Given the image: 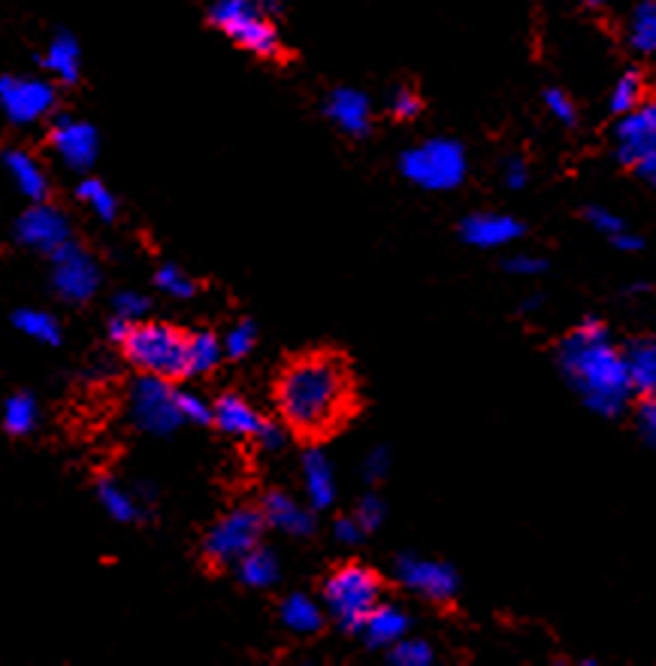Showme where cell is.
Returning <instances> with one entry per match:
<instances>
[{
  "label": "cell",
  "instance_id": "6da1fadb",
  "mask_svg": "<svg viewBox=\"0 0 656 666\" xmlns=\"http://www.w3.org/2000/svg\"><path fill=\"white\" fill-rule=\"evenodd\" d=\"M279 413L303 437L321 439L340 430L354 409V379L348 364L333 352L296 357L275 385Z\"/></svg>",
  "mask_w": 656,
  "mask_h": 666
},
{
  "label": "cell",
  "instance_id": "7a4b0ae2",
  "mask_svg": "<svg viewBox=\"0 0 656 666\" xmlns=\"http://www.w3.org/2000/svg\"><path fill=\"white\" fill-rule=\"evenodd\" d=\"M556 364L590 413L602 418H617L626 413L633 397L626 355L612 343L608 327L600 319H584L575 331L560 340Z\"/></svg>",
  "mask_w": 656,
  "mask_h": 666
},
{
  "label": "cell",
  "instance_id": "3957f363",
  "mask_svg": "<svg viewBox=\"0 0 656 666\" xmlns=\"http://www.w3.org/2000/svg\"><path fill=\"white\" fill-rule=\"evenodd\" d=\"M122 352L143 373L181 379L188 376V333L164 322H136L122 343Z\"/></svg>",
  "mask_w": 656,
  "mask_h": 666
},
{
  "label": "cell",
  "instance_id": "277c9868",
  "mask_svg": "<svg viewBox=\"0 0 656 666\" xmlns=\"http://www.w3.org/2000/svg\"><path fill=\"white\" fill-rule=\"evenodd\" d=\"M321 597L340 627L357 633L366 615L382 603V579L363 563H340L324 579Z\"/></svg>",
  "mask_w": 656,
  "mask_h": 666
},
{
  "label": "cell",
  "instance_id": "5b68a950",
  "mask_svg": "<svg viewBox=\"0 0 656 666\" xmlns=\"http://www.w3.org/2000/svg\"><path fill=\"white\" fill-rule=\"evenodd\" d=\"M209 22L251 55L267 58V61L282 55L279 28L272 22L270 12L263 10L261 0H212Z\"/></svg>",
  "mask_w": 656,
  "mask_h": 666
},
{
  "label": "cell",
  "instance_id": "8992f818",
  "mask_svg": "<svg viewBox=\"0 0 656 666\" xmlns=\"http://www.w3.org/2000/svg\"><path fill=\"white\" fill-rule=\"evenodd\" d=\"M399 173L424 191H454L466 183L469 158L457 139L433 137L399 155Z\"/></svg>",
  "mask_w": 656,
  "mask_h": 666
},
{
  "label": "cell",
  "instance_id": "52a82bcc",
  "mask_svg": "<svg viewBox=\"0 0 656 666\" xmlns=\"http://www.w3.org/2000/svg\"><path fill=\"white\" fill-rule=\"evenodd\" d=\"M263 524H267V521H263L261 509H249V506L230 509V512L218 518L216 524L209 528V533H206V561L216 563V566L239 563L254 545H261Z\"/></svg>",
  "mask_w": 656,
  "mask_h": 666
},
{
  "label": "cell",
  "instance_id": "ba28073f",
  "mask_svg": "<svg viewBox=\"0 0 656 666\" xmlns=\"http://www.w3.org/2000/svg\"><path fill=\"white\" fill-rule=\"evenodd\" d=\"M131 422L143 434L167 437L176 427L185 425L179 409V391L173 388L164 376H139L131 388Z\"/></svg>",
  "mask_w": 656,
  "mask_h": 666
},
{
  "label": "cell",
  "instance_id": "9c48e42d",
  "mask_svg": "<svg viewBox=\"0 0 656 666\" xmlns=\"http://www.w3.org/2000/svg\"><path fill=\"white\" fill-rule=\"evenodd\" d=\"M52 288L64 303H85L101 288V267L80 242L70 240L52 254Z\"/></svg>",
  "mask_w": 656,
  "mask_h": 666
},
{
  "label": "cell",
  "instance_id": "30bf717a",
  "mask_svg": "<svg viewBox=\"0 0 656 666\" xmlns=\"http://www.w3.org/2000/svg\"><path fill=\"white\" fill-rule=\"evenodd\" d=\"M399 585L415 591L430 603H451L460 591V579L451 563L420 558V554H399L394 563Z\"/></svg>",
  "mask_w": 656,
  "mask_h": 666
},
{
  "label": "cell",
  "instance_id": "8fae6325",
  "mask_svg": "<svg viewBox=\"0 0 656 666\" xmlns=\"http://www.w3.org/2000/svg\"><path fill=\"white\" fill-rule=\"evenodd\" d=\"M55 89L34 76H0V113L12 125H37L55 110Z\"/></svg>",
  "mask_w": 656,
  "mask_h": 666
},
{
  "label": "cell",
  "instance_id": "7c38bea8",
  "mask_svg": "<svg viewBox=\"0 0 656 666\" xmlns=\"http://www.w3.org/2000/svg\"><path fill=\"white\" fill-rule=\"evenodd\" d=\"M49 143H52L58 162L73 173L91 170L94 162H97V155H101V137H97L94 125L82 122V118H73V115L58 118L52 131H49Z\"/></svg>",
  "mask_w": 656,
  "mask_h": 666
},
{
  "label": "cell",
  "instance_id": "4fadbf2b",
  "mask_svg": "<svg viewBox=\"0 0 656 666\" xmlns=\"http://www.w3.org/2000/svg\"><path fill=\"white\" fill-rule=\"evenodd\" d=\"M15 240L34 249V252L52 254L67 246L73 237H70V219L61 212L58 207H49L45 200L34 204L31 209H24L19 221H15Z\"/></svg>",
  "mask_w": 656,
  "mask_h": 666
},
{
  "label": "cell",
  "instance_id": "5bb4252c",
  "mask_svg": "<svg viewBox=\"0 0 656 666\" xmlns=\"http://www.w3.org/2000/svg\"><path fill=\"white\" fill-rule=\"evenodd\" d=\"M614 139H617V162L623 167H635V164L645 162L647 155H654L656 122L647 115L645 104L633 113L621 115V122L614 127Z\"/></svg>",
  "mask_w": 656,
  "mask_h": 666
},
{
  "label": "cell",
  "instance_id": "9a60e30c",
  "mask_svg": "<svg viewBox=\"0 0 656 666\" xmlns=\"http://www.w3.org/2000/svg\"><path fill=\"white\" fill-rule=\"evenodd\" d=\"M324 113L345 137H366L373 131V104L361 89H333L324 101Z\"/></svg>",
  "mask_w": 656,
  "mask_h": 666
},
{
  "label": "cell",
  "instance_id": "2e32d148",
  "mask_svg": "<svg viewBox=\"0 0 656 666\" xmlns=\"http://www.w3.org/2000/svg\"><path fill=\"white\" fill-rule=\"evenodd\" d=\"M460 237L476 249H502L523 237V225L506 212H472L460 221Z\"/></svg>",
  "mask_w": 656,
  "mask_h": 666
},
{
  "label": "cell",
  "instance_id": "e0dca14e",
  "mask_svg": "<svg viewBox=\"0 0 656 666\" xmlns=\"http://www.w3.org/2000/svg\"><path fill=\"white\" fill-rule=\"evenodd\" d=\"M261 516L272 530H279L284 537H312V530H315L312 509L296 503L294 497L284 495V491H270L263 497Z\"/></svg>",
  "mask_w": 656,
  "mask_h": 666
},
{
  "label": "cell",
  "instance_id": "ac0fdd59",
  "mask_svg": "<svg viewBox=\"0 0 656 666\" xmlns=\"http://www.w3.org/2000/svg\"><path fill=\"white\" fill-rule=\"evenodd\" d=\"M357 633H361L363 643L369 645V648H385L387 652L391 645L399 643L408 633V615L399 606H394V603H378L366 615V621H363Z\"/></svg>",
  "mask_w": 656,
  "mask_h": 666
},
{
  "label": "cell",
  "instance_id": "d6986e66",
  "mask_svg": "<svg viewBox=\"0 0 656 666\" xmlns=\"http://www.w3.org/2000/svg\"><path fill=\"white\" fill-rule=\"evenodd\" d=\"M263 422L267 418H261V413L239 394H225L212 403V425L221 427L227 437H258Z\"/></svg>",
  "mask_w": 656,
  "mask_h": 666
},
{
  "label": "cell",
  "instance_id": "ffe728a7",
  "mask_svg": "<svg viewBox=\"0 0 656 666\" xmlns=\"http://www.w3.org/2000/svg\"><path fill=\"white\" fill-rule=\"evenodd\" d=\"M303 488H306L309 506L324 512L336 503V476H333V464L321 451V448H309L303 455Z\"/></svg>",
  "mask_w": 656,
  "mask_h": 666
},
{
  "label": "cell",
  "instance_id": "44dd1931",
  "mask_svg": "<svg viewBox=\"0 0 656 666\" xmlns=\"http://www.w3.org/2000/svg\"><path fill=\"white\" fill-rule=\"evenodd\" d=\"M43 67L55 76L61 85H76L82 73V49L80 40L67 31L52 37V43L45 46Z\"/></svg>",
  "mask_w": 656,
  "mask_h": 666
},
{
  "label": "cell",
  "instance_id": "7402d4cb",
  "mask_svg": "<svg viewBox=\"0 0 656 666\" xmlns=\"http://www.w3.org/2000/svg\"><path fill=\"white\" fill-rule=\"evenodd\" d=\"M3 164H7V170H10L15 188H19L28 200L40 204V200L49 197V176H45V170L40 167V162H37L34 155H28V152L22 149H10L3 155Z\"/></svg>",
  "mask_w": 656,
  "mask_h": 666
},
{
  "label": "cell",
  "instance_id": "603a6c76",
  "mask_svg": "<svg viewBox=\"0 0 656 666\" xmlns=\"http://www.w3.org/2000/svg\"><path fill=\"white\" fill-rule=\"evenodd\" d=\"M626 355V370H629V382H633L635 394L642 397H654L656 394V340H633L623 348Z\"/></svg>",
  "mask_w": 656,
  "mask_h": 666
},
{
  "label": "cell",
  "instance_id": "cb8c5ba5",
  "mask_svg": "<svg viewBox=\"0 0 656 666\" xmlns=\"http://www.w3.org/2000/svg\"><path fill=\"white\" fill-rule=\"evenodd\" d=\"M626 46L638 55H656V0H635L626 15Z\"/></svg>",
  "mask_w": 656,
  "mask_h": 666
},
{
  "label": "cell",
  "instance_id": "d4e9b609",
  "mask_svg": "<svg viewBox=\"0 0 656 666\" xmlns=\"http://www.w3.org/2000/svg\"><path fill=\"white\" fill-rule=\"evenodd\" d=\"M237 575L239 582L246 587H272L279 582V575H282V566H279V558L270 549H263V545H254L242 561L237 563Z\"/></svg>",
  "mask_w": 656,
  "mask_h": 666
},
{
  "label": "cell",
  "instance_id": "484cf974",
  "mask_svg": "<svg viewBox=\"0 0 656 666\" xmlns=\"http://www.w3.org/2000/svg\"><path fill=\"white\" fill-rule=\"evenodd\" d=\"M279 615H282L284 627L291 633H300V636H312V633L324 627V612H321V606L309 594L284 597Z\"/></svg>",
  "mask_w": 656,
  "mask_h": 666
},
{
  "label": "cell",
  "instance_id": "4316f807",
  "mask_svg": "<svg viewBox=\"0 0 656 666\" xmlns=\"http://www.w3.org/2000/svg\"><path fill=\"white\" fill-rule=\"evenodd\" d=\"M97 497H101V506L115 521L131 524V521L143 518V500H139L143 495H136V491L125 488L122 482H115V479H101L97 482Z\"/></svg>",
  "mask_w": 656,
  "mask_h": 666
},
{
  "label": "cell",
  "instance_id": "83f0119b",
  "mask_svg": "<svg viewBox=\"0 0 656 666\" xmlns=\"http://www.w3.org/2000/svg\"><path fill=\"white\" fill-rule=\"evenodd\" d=\"M225 355V345L218 340L216 333L197 331L188 333V376H206L221 364Z\"/></svg>",
  "mask_w": 656,
  "mask_h": 666
},
{
  "label": "cell",
  "instance_id": "f1b7e54d",
  "mask_svg": "<svg viewBox=\"0 0 656 666\" xmlns=\"http://www.w3.org/2000/svg\"><path fill=\"white\" fill-rule=\"evenodd\" d=\"M40 422V406L31 394H12L3 403V430L12 437H28Z\"/></svg>",
  "mask_w": 656,
  "mask_h": 666
},
{
  "label": "cell",
  "instance_id": "f546056e",
  "mask_svg": "<svg viewBox=\"0 0 656 666\" xmlns=\"http://www.w3.org/2000/svg\"><path fill=\"white\" fill-rule=\"evenodd\" d=\"M12 324L24 333V336H31L37 343H49L55 345L61 343V324L52 312L43 310H19L12 315Z\"/></svg>",
  "mask_w": 656,
  "mask_h": 666
},
{
  "label": "cell",
  "instance_id": "4dcf8cb0",
  "mask_svg": "<svg viewBox=\"0 0 656 666\" xmlns=\"http://www.w3.org/2000/svg\"><path fill=\"white\" fill-rule=\"evenodd\" d=\"M642 104H645V76H642L638 70H629V73H623L621 80L614 82L608 106H612V113L621 118V115L633 113V110H638Z\"/></svg>",
  "mask_w": 656,
  "mask_h": 666
},
{
  "label": "cell",
  "instance_id": "1f68e13d",
  "mask_svg": "<svg viewBox=\"0 0 656 666\" xmlns=\"http://www.w3.org/2000/svg\"><path fill=\"white\" fill-rule=\"evenodd\" d=\"M76 197L101 221H113L118 216V200H115L113 191L101 179H82L80 188H76Z\"/></svg>",
  "mask_w": 656,
  "mask_h": 666
},
{
  "label": "cell",
  "instance_id": "d6a6232c",
  "mask_svg": "<svg viewBox=\"0 0 656 666\" xmlns=\"http://www.w3.org/2000/svg\"><path fill=\"white\" fill-rule=\"evenodd\" d=\"M387 660L394 666H430L436 660V655H433V648L424 639L403 636L399 643L387 648Z\"/></svg>",
  "mask_w": 656,
  "mask_h": 666
},
{
  "label": "cell",
  "instance_id": "836d02e7",
  "mask_svg": "<svg viewBox=\"0 0 656 666\" xmlns=\"http://www.w3.org/2000/svg\"><path fill=\"white\" fill-rule=\"evenodd\" d=\"M155 285H158L160 291H164V294L173 300H188L197 294V282H194V279L176 264L160 267L158 273H155Z\"/></svg>",
  "mask_w": 656,
  "mask_h": 666
},
{
  "label": "cell",
  "instance_id": "e575fe53",
  "mask_svg": "<svg viewBox=\"0 0 656 666\" xmlns=\"http://www.w3.org/2000/svg\"><path fill=\"white\" fill-rule=\"evenodd\" d=\"M542 101H544V110L551 113V118H556L563 127H575L577 106L563 89H548Z\"/></svg>",
  "mask_w": 656,
  "mask_h": 666
},
{
  "label": "cell",
  "instance_id": "d590c367",
  "mask_svg": "<svg viewBox=\"0 0 656 666\" xmlns=\"http://www.w3.org/2000/svg\"><path fill=\"white\" fill-rule=\"evenodd\" d=\"M387 110H391V115L399 118V122H412V118H418L420 110H424V104H420V94L415 92V89L399 85V89H394V94H391Z\"/></svg>",
  "mask_w": 656,
  "mask_h": 666
},
{
  "label": "cell",
  "instance_id": "8d00e7d4",
  "mask_svg": "<svg viewBox=\"0 0 656 666\" xmlns=\"http://www.w3.org/2000/svg\"><path fill=\"white\" fill-rule=\"evenodd\" d=\"M258 343V331L251 322L233 324L225 336V355L227 357H246Z\"/></svg>",
  "mask_w": 656,
  "mask_h": 666
},
{
  "label": "cell",
  "instance_id": "74e56055",
  "mask_svg": "<svg viewBox=\"0 0 656 666\" xmlns=\"http://www.w3.org/2000/svg\"><path fill=\"white\" fill-rule=\"evenodd\" d=\"M179 409L181 418L191 425H212V406L194 391H179Z\"/></svg>",
  "mask_w": 656,
  "mask_h": 666
},
{
  "label": "cell",
  "instance_id": "f35d334b",
  "mask_svg": "<svg viewBox=\"0 0 656 666\" xmlns=\"http://www.w3.org/2000/svg\"><path fill=\"white\" fill-rule=\"evenodd\" d=\"M113 310L118 319H127V322H143V315L148 312V300L143 298V294H136V291H122V294H115Z\"/></svg>",
  "mask_w": 656,
  "mask_h": 666
},
{
  "label": "cell",
  "instance_id": "ab89813d",
  "mask_svg": "<svg viewBox=\"0 0 656 666\" xmlns=\"http://www.w3.org/2000/svg\"><path fill=\"white\" fill-rule=\"evenodd\" d=\"M385 516H387L385 503H382L375 495L363 497L361 503H357V512H354V518L361 521L366 533H373V530L382 528V524H385Z\"/></svg>",
  "mask_w": 656,
  "mask_h": 666
},
{
  "label": "cell",
  "instance_id": "60d3db41",
  "mask_svg": "<svg viewBox=\"0 0 656 666\" xmlns=\"http://www.w3.org/2000/svg\"><path fill=\"white\" fill-rule=\"evenodd\" d=\"M387 470H391V451H387L385 446H375L366 458H363V467H361V476L366 479L369 485L382 482L387 476Z\"/></svg>",
  "mask_w": 656,
  "mask_h": 666
},
{
  "label": "cell",
  "instance_id": "b9f144b4",
  "mask_svg": "<svg viewBox=\"0 0 656 666\" xmlns=\"http://www.w3.org/2000/svg\"><path fill=\"white\" fill-rule=\"evenodd\" d=\"M584 219L590 221V228H596L600 233H608V237H614V233H621L626 228V221L605 207H587L584 209Z\"/></svg>",
  "mask_w": 656,
  "mask_h": 666
},
{
  "label": "cell",
  "instance_id": "7bdbcfd3",
  "mask_svg": "<svg viewBox=\"0 0 656 666\" xmlns=\"http://www.w3.org/2000/svg\"><path fill=\"white\" fill-rule=\"evenodd\" d=\"M635 427H638V434L645 437L647 446L656 448V394L638 403V409H635Z\"/></svg>",
  "mask_w": 656,
  "mask_h": 666
},
{
  "label": "cell",
  "instance_id": "ee69618b",
  "mask_svg": "<svg viewBox=\"0 0 656 666\" xmlns=\"http://www.w3.org/2000/svg\"><path fill=\"white\" fill-rule=\"evenodd\" d=\"M506 270H509L511 277H539V273L548 270V261L539 258V254L518 252V254H511L509 261H506Z\"/></svg>",
  "mask_w": 656,
  "mask_h": 666
},
{
  "label": "cell",
  "instance_id": "f6af8a7d",
  "mask_svg": "<svg viewBox=\"0 0 656 666\" xmlns=\"http://www.w3.org/2000/svg\"><path fill=\"white\" fill-rule=\"evenodd\" d=\"M502 183H506V188H511V191L527 188V183H530V167H527V162H523L521 155H509V158L502 162Z\"/></svg>",
  "mask_w": 656,
  "mask_h": 666
},
{
  "label": "cell",
  "instance_id": "bcb514c9",
  "mask_svg": "<svg viewBox=\"0 0 656 666\" xmlns=\"http://www.w3.org/2000/svg\"><path fill=\"white\" fill-rule=\"evenodd\" d=\"M333 537H336V542H342V545H357V542L366 537V530H363V524L357 518L348 516L340 518V521L333 524Z\"/></svg>",
  "mask_w": 656,
  "mask_h": 666
},
{
  "label": "cell",
  "instance_id": "7dc6e473",
  "mask_svg": "<svg viewBox=\"0 0 656 666\" xmlns=\"http://www.w3.org/2000/svg\"><path fill=\"white\" fill-rule=\"evenodd\" d=\"M258 439H261V446L267 448V451H279L288 437H284L282 425H275V422H263V427L258 430Z\"/></svg>",
  "mask_w": 656,
  "mask_h": 666
},
{
  "label": "cell",
  "instance_id": "c3c4849f",
  "mask_svg": "<svg viewBox=\"0 0 656 666\" xmlns=\"http://www.w3.org/2000/svg\"><path fill=\"white\" fill-rule=\"evenodd\" d=\"M612 242L617 252H642V249H645V240H642L638 233H633L629 228H623L621 233H614Z\"/></svg>",
  "mask_w": 656,
  "mask_h": 666
},
{
  "label": "cell",
  "instance_id": "681fc988",
  "mask_svg": "<svg viewBox=\"0 0 656 666\" xmlns=\"http://www.w3.org/2000/svg\"><path fill=\"white\" fill-rule=\"evenodd\" d=\"M134 324L136 322H127V319H118V315H113V322H110V340L122 345L127 340V333H131Z\"/></svg>",
  "mask_w": 656,
  "mask_h": 666
},
{
  "label": "cell",
  "instance_id": "f907efd6",
  "mask_svg": "<svg viewBox=\"0 0 656 666\" xmlns=\"http://www.w3.org/2000/svg\"><path fill=\"white\" fill-rule=\"evenodd\" d=\"M633 170L638 173V176H642V179H645L650 188H656V152H654V155H647L642 164H635Z\"/></svg>",
  "mask_w": 656,
  "mask_h": 666
},
{
  "label": "cell",
  "instance_id": "816d5d0a",
  "mask_svg": "<svg viewBox=\"0 0 656 666\" xmlns=\"http://www.w3.org/2000/svg\"><path fill=\"white\" fill-rule=\"evenodd\" d=\"M584 7H590V10H602V7H608L612 0H581Z\"/></svg>",
  "mask_w": 656,
  "mask_h": 666
},
{
  "label": "cell",
  "instance_id": "f5cc1de1",
  "mask_svg": "<svg viewBox=\"0 0 656 666\" xmlns=\"http://www.w3.org/2000/svg\"><path fill=\"white\" fill-rule=\"evenodd\" d=\"M645 110H647V115H650V118H654V122H656V101L645 104Z\"/></svg>",
  "mask_w": 656,
  "mask_h": 666
}]
</instances>
